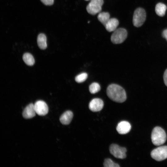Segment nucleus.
<instances>
[{
    "mask_svg": "<svg viewBox=\"0 0 167 167\" xmlns=\"http://www.w3.org/2000/svg\"><path fill=\"white\" fill-rule=\"evenodd\" d=\"M106 92L108 97L114 101L122 103L126 100L125 90L117 84H112L109 85L107 88Z\"/></svg>",
    "mask_w": 167,
    "mask_h": 167,
    "instance_id": "1",
    "label": "nucleus"
},
{
    "mask_svg": "<svg viewBox=\"0 0 167 167\" xmlns=\"http://www.w3.org/2000/svg\"><path fill=\"white\" fill-rule=\"evenodd\" d=\"M151 139L153 144L158 146L164 144L166 141V135L165 131L161 127H154L152 133Z\"/></svg>",
    "mask_w": 167,
    "mask_h": 167,
    "instance_id": "2",
    "label": "nucleus"
},
{
    "mask_svg": "<svg viewBox=\"0 0 167 167\" xmlns=\"http://www.w3.org/2000/svg\"><path fill=\"white\" fill-rule=\"evenodd\" d=\"M146 13L145 10L142 8H138L134 11L133 15V25L136 27L141 26L146 20Z\"/></svg>",
    "mask_w": 167,
    "mask_h": 167,
    "instance_id": "3",
    "label": "nucleus"
},
{
    "mask_svg": "<svg viewBox=\"0 0 167 167\" xmlns=\"http://www.w3.org/2000/svg\"><path fill=\"white\" fill-rule=\"evenodd\" d=\"M127 36L126 30L124 28H119L114 31L111 36V40L113 44H120L125 40Z\"/></svg>",
    "mask_w": 167,
    "mask_h": 167,
    "instance_id": "4",
    "label": "nucleus"
},
{
    "mask_svg": "<svg viewBox=\"0 0 167 167\" xmlns=\"http://www.w3.org/2000/svg\"><path fill=\"white\" fill-rule=\"evenodd\" d=\"M151 156L157 161L165 160L167 158V146H161L154 149L151 153Z\"/></svg>",
    "mask_w": 167,
    "mask_h": 167,
    "instance_id": "5",
    "label": "nucleus"
},
{
    "mask_svg": "<svg viewBox=\"0 0 167 167\" xmlns=\"http://www.w3.org/2000/svg\"><path fill=\"white\" fill-rule=\"evenodd\" d=\"M103 3V0H91L87 6L86 10L89 14L95 15L101 12Z\"/></svg>",
    "mask_w": 167,
    "mask_h": 167,
    "instance_id": "6",
    "label": "nucleus"
},
{
    "mask_svg": "<svg viewBox=\"0 0 167 167\" xmlns=\"http://www.w3.org/2000/svg\"><path fill=\"white\" fill-rule=\"evenodd\" d=\"M109 149L111 154L115 158L123 159L126 157V149L124 147H121L117 144H113L110 146Z\"/></svg>",
    "mask_w": 167,
    "mask_h": 167,
    "instance_id": "7",
    "label": "nucleus"
},
{
    "mask_svg": "<svg viewBox=\"0 0 167 167\" xmlns=\"http://www.w3.org/2000/svg\"><path fill=\"white\" fill-rule=\"evenodd\" d=\"M36 113L40 116H44L48 113L49 109L45 102L41 100L36 101L34 104Z\"/></svg>",
    "mask_w": 167,
    "mask_h": 167,
    "instance_id": "8",
    "label": "nucleus"
},
{
    "mask_svg": "<svg viewBox=\"0 0 167 167\" xmlns=\"http://www.w3.org/2000/svg\"><path fill=\"white\" fill-rule=\"evenodd\" d=\"M104 106V103L101 99L95 98L92 99L89 104V108L93 112L101 110Z\"/></svg>",
    "mask_w": 167,
    "mask_h": 167,
    "instance_id": "9",
    "label": "nucleus"
},
{
    "mask_svg": "<svg viewBox=\"0 0 167 167\" xmlns=\"http://www.w3.org/2000/svg\"><path fill=\"white\" fill-rule=\"evenodd\" d=\"M131 126L126 121H122L119 122L116 127V130L118 133L123 135L127 134L130 131Z\"/></svg>",
    "mask_w": 167,
    "mask_h": 167,
    "instance_id": "10",
    "label": "nucleus"
},
{
    "mask_svg": "<svg viewBox=\"0 0 167 167\" xmlns=\"http://www.w3.org/2000/svg\"><path fill=\"white\" fill-rule=\"evenodd\" d=\"M36 113L34 105L31 103L28 105L24 109L22 115L25 118L30 119L34 117Z\"/></svg>",
    "mask_w": 167,
    "mask_h": 167,
    "instance_id": "11",
    "label": "nucleus"
},
{
    "mask_svg": "<svg viewBox=\"0 0 167 167\" xmlns=\"http://www.w3.org/2000/svg\"><path fill=\"white\" fill-rule=\"evenodd\" d=\"M119 24L118 20L115 18H110L104 25L106 29L109 32L114 31Z\"/></svg>",
    "mask_w": 167,
    "mask_h": 167,
    "instance_id": "12",
    "label": "nucleus"
},
{
    "mask_svg": "<svg viewBox=\"0 0 167 167\" xmlns=\"http://www.w3.org/2000/svg\"><path fill=\"white\" fill-rule=\"evenodd\" d=\"M73 117L72 112L70 110L66 111L61 116L60 121L63 125H67L71 122Z\"/></svg>",
    "mask_w": 167,
    "mask_h": 167,
    "instance_id": "13",
    "label": "nucleus"
},
{
    "mask_svg": "<svg viewBox=\"0 0 167 167\" xmlns=\"http://www.w3.org/2000/svg\"><path fill=\"white\" fill-rule=\"evenodd\" d=\"M47 38L43 33L39 34L37 38V43L39 47L42 49H45L47 47Z\"/></svg>",
    "mask_w": 167,
    "mask_h": 167,
    "instance_id": "14",
    "label": "nucleus"
},
{
    "mask_svg": "<svg viewBox=\"0 0 167 167\" xmlns=\"http://www.w3.org/2000/svg\"><path fill=\"white\" fill-rule=\"evenodd\" d=\"M167 9L165 5L162 3H157L155 7V12L156 14L159 16H163L165 14Z\"/></svg>",
    "mask_w": 167,
    "mask_h": 167,
    "instance_id": "15",
    "label": "nucleus"
},
{
    "mask_svg": "<svg viewBox=\"0 0 167 167\" xmlns=\"http://www.w3.org/2000/svg\"><path fill=\"white\" fill-rule=\"evenodd\" d=\"M23 59L24 62L28 66H32L34 64V58L30 53H27L24 54L23 56Z\"/></svg>",
    "mask_w": 167,
    "mask_h": 167,
    "instance_id": "16",
    "label": "nucleus"
},
{
    "mask_svg": "<svg viewBox=\"0 0 167 167\" xmlns=\"http://www.w3.org/2000/svg\"><path fill=\"white\" fill-rule=\"evenodd\" d=\"M97 18L104 26L110 18V15L107 12H100L98 15Z\"/></svg>",
    "mask_w": 167,
    "mask_h": 167,
    "instance_id": "17",
    "label": "nucleus"
},
{
    "mask_svg": "<svg viewBox=\"0 0 167 167\" xmlns=\"http://www.w3.org/2000/svg\"><path fill=\"white\" fill-rule=\"evenodd\" d=\"M101 89L100 85L97 83L94 82L89 86V90L92 94H95L98 92Z\"/></svg>",
    "mask_w": 167,
    "mask_h": 167,
    "instance_id": "18",
    "label": "nucleus"
},
{
    "mask_svg": "<svg viewBox=\"0 0 167 167\" xmlns=\"http://www.w3.org/2000/svg\"><path fill=\"white\" fill-rule=\"evenodd\" d=\"M103 165L105 167H119V165L114 162L111 159L107 158L105 159Z\"/></svg>",
    "mask_w": 167,
    "mask_h": 167,
    "instance_id": "19",
    "label": "nucleus"
},
{
    "mask_svg": "<svg viewBox=\"0 0 167 167\" xmlns=\"http://www.w3.org/2000/svg\"><path fill=\"white\" fill-rule=\"evenodd\" d=\"M88 74L86 73H82L77 75L75 78V81L78 83H81L84 82L87 78Z\"/></svg>",
    "mask_w": 167,
    "mask_h": 167,
    "instance_id": "20",
    "label": "nucleus"
},
{
    "mask_svg": "<svg viewBox=\"0 0 167 167\" xmlns=\"http://www.w3.org/2000/svg\"><path fill=\"white\" fill-rule=\"evenodd\" d=\"M41 1L46 5H52L54 2V0H41Z\"/></svg>",
    "mask_w": 167,
    "mask_h": 167,
    "instance_id": "21",
    "label": "nucleus"
},
{
    "mask_svg": "<svg viewBox=\"0 0 167 167\" xmlns=\"http://www.w3.org/2000/svg\"><path fill=\"white\" fill-rule=\"evenodd\" d=\"M163 79L164 83L165 85L167 86V69L165 70L164 73Z\"/></svg>",
    "mask_w": 167,
    "mask_h": 167,
    "instance_id": "22",
    "label": "nucleus"
},
{
    "mask_svg": "<svg viewBox=\"0 0 167 167\" xmlns=\"http://www.w3.org/2000/svg\"><path fill=\"white\" fill-rule=\"evenodd\" d=\"M162 35L163 37L165 38L167 41V29L163 31Z\"/></svg>",
    "mask_w": 167,
    "mask_h": 167,
    "instance_id": "23",
    "label": "nucleus"
},
{
    "mask_svg": "<svg viewBox=\"0 0 167 167\" xmlns=\"http://www.w3.org/2000/svg\"><path fill=\"white\" fill-rule=\"evenodd\" d=\"M86 0V1H88V0Z\"/></svg>",
    "mask_w": 167,
    "mask_h": 167,
    "instance_id": "24",
    "label": "nucleus"
}]
</instances>
